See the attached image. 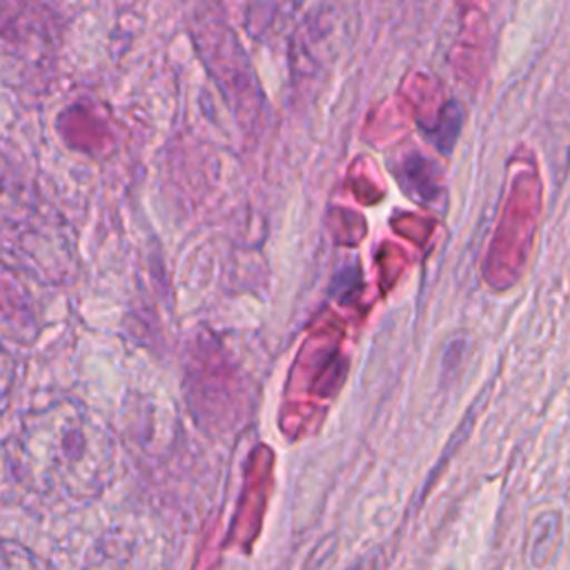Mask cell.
<instances>
[{
	"instance_id": "obj_1",
	"label": "cell",
	"mask_w": 570,
	"mask_h": 570,
	"mask_svg": "<svg viewBox=\"0 0 570 570\" xmlns=\"http://www.w3.org/2000/svg\"><path fill=\"white\" fill-rule=\"evenodd\" d=\"M2 452L9 476L24 492L62 505L96 501L116 470L114 434L76 399L24 412Z\"/></svg>"
},
{
	"instance_id": "obj_2",
	"label": "cell",
	"mask_w": 570,
	"mask_h": 570,
	"mask_svg": "<svg viewBox=\"0 0 570 570\" xmlns=\"http://www.w3.org/2000/svg\"><path fill=\"white\" fill-rule=\"evenodd\" d=\"M82 570H136V543L120 530H105L87 550Z\"/></svg>"
},
{
	"instance_id": "obj_3",
	"label": "cell",
	"mask_w": 570,
	"mask_h": 570,
	"mask_svg": "<svg viewBox=\"0 0 570 570\" xmlns=\"http://www.w3.org/2000/svg\"><path fill=\"white\" fill-rule=\"evenodd\" d=\"M561 550V514L550 510L534 519L530 530L528 559L532 568L543 570L550 568Z\"/></svg>"
},
{
	"instance_id": "obj_4",
	"label": "cell",
	"mask_w": 570,
	"mask_h": 570,
	"mask_svg": "<svg viewBox=\"0 0 570 570\" xmlns=\"http://www.w3.org/2000/svg\"><path fill=\"white\" fill-rule=\"evenodd\" d=\"M0 570H45L36 552L13 539H0Z\"/></svg>"
},
{
	"instance_id": "obj_5",
	"label": "cell",
	"mask_w": 570,
	"mask_h": 570,
	"mask_svg": "<svg viewBox=\"0 0 570 570\" xmlns=\"http://www.w3.org/2000/svg\"><path fill=\"white\" fill-rule=\"evenodd\" d=\"M13 383H16V361H13V356L0 345V407L7 403Z\"/></svg>"
},
{
	"instance_id": "obj_6",
	"label": "cell",
	"mask_w": 570,
	"mask_h": 570,
	"mask_svg": "<svg viewBox=\"0 0 570 570\" xmlns=\"http://www.w3.org/2000/svg\"><path fill=\"white\" fill-rule=\"evenodd\" d=\"M4 187H7V169H4V160L0 156V194L4 191Z\"/></svg>"
},
{
	"instance_id": "obj_7",
	"label": "cell",
	"mask_w": 570,
	"mask_h": 570,
	"mask_svg": "<svg viewBox=\"0 0 570 570\" xmlns=\"http://www.w3.org/2000/svg\"><path fill=\"white\" fill-rule=\"evenodd\" d=\"M350 570H374V563L372 561H358V563H354Z\"/></svg>"
}]
</instances>
